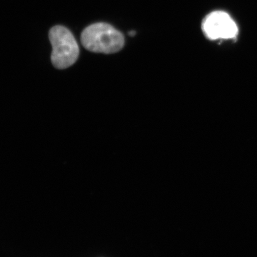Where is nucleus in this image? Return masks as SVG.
Wrapping results in <instances>:
<instances>
[{
  "label": "nucleus",
  "mask_w": 257,
  "mask_h": 257,
  "mask_svg": "<svg viewBox=\"0 0 257 257\" xmlns=\"http://www.w3.org/2000/svg\"><path fill=\"white\" fill-rule=\"evenodd\" d=\"M135 35H136V32L135 31L128 32V35H130V37L135 36Z\"/></svg>",
  "instance_id": "obj_4"
},
{
  "label": "nucleus",
  "mask_w": 257,
  "mask_h": 257,
  "mask_svg": "<svg viewBox=\"0 0 257 257\" xmlns=\"http://www.w3.org/2000/svg\"><path fill=\"white\" fill-rule=\"evenodd\" d=\"M52 46L51 60L56 68H68L75 63L79 55L78 44L68 29L61 25L53 27L49 32Z\"/></svg>",
  "instance_id": "obj_2"
},
{
  "label": "nucleus",
  "mask_w": 257,
  "mask_h": 257,
  "mask_svg": "<svg viewBox=\"0 0 257 257\" xmlns=\"http://www.w3.org/2000/svg\"><path fill=\"white\" fill-rule=\"evenodd\" d=\"M203 30L211 40L233 38L238 32L236 24L224 12H214L207 16L203 24Z\"/></svg>",
  "instance_id": "obj_3"
},
{
  "label": "nucleus",
  "mask_w": 257,
  "mask_h": 257,
  "mask_svg": "<svg viewBox=\"0 0 257 257\" xmlns=\"http://www.w3.org/2000/svg\"><path fill=\"white\" fill-rule=\"evenodd\" d=\"M81 42L84 48L95 53L113 54L124 45L122 34L107 23H95L83 30Z\"/></svg>",
  "instance_id": "obj_1"
}]
</instances>
